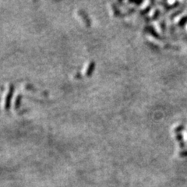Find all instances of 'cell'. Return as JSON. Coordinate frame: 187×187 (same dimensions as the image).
I'll list each match as a JSON object with an SVG mask.
<instances>
[{"mask_svg":"<svg viewBox=\"0 0 187 187\" xmlns=\"http://www.w3.org/2000/svg\"><path fill=\"white\" fill-rule=\"evenodd\" d=\"M14 92V85L10 84L9 86V91L8 92V94L6 97V101H5V108L6 109H9V106H10V101L12 98V95H13Z\"/></svg>","mask_w":187,"mask_h":187,"instance_id":"cell-1","label":"cell"},{"mask_svg":"<svg viewBox=\"0 0 187 187\" xmlns=\"http://www.w3.org/2000/svg\"><path fill=\"white\" fill-rule=\"evenodd\" d=\"M21 98H22V95H18L17 97V99H16L15 101V108H18L20 105V102H21Z\"/></svg>","mask_w":187,"mask_h":187,"instance_id":"cell-2","label":"cell"}]
</instances>
